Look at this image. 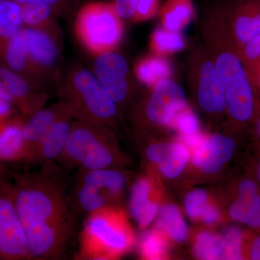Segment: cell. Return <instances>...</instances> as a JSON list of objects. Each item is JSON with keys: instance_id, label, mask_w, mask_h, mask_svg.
Listing matches in <instances>:
<instances>
[{"instance_id": "cell-1", "label": "cell", "mask_w": 260, "mask_h": 260, "mask_svg": "<svg viewBox=\"0 0 260 260\" xmlns=\"http://www.w3.org/2000/svg\"><path fill=\"white\" fill-rule=\"evenodd\" d=\"M71 176L56 161L34 172H13L15 208L30 259H64L80 217L70 200Z\"/></svg>"}, {"instance_id": "cell-2", "label": "cell", "mask_w": 260, "mask_h": 260, "mask_svg": "<svg viewBox=\"0 0 260 260\" xmlns=\"http://www.w3.org/2000/svg\"><path fill=\"white\" fill-rule=\"evenodd\" d=\"M202 32L223 83L229 116L241 126L254 122L260 112L259 95L239 54L223 10L210 13L203 22Z\"/></svg>"}, {"instance_id": "cell-3", "label": "cell", "mask_w": 260, "mask_h": 260, "mask_svg": "<svg viewBox=\"0 0 260 260\" xmlns=\"http://www.w3.org/2000/svg\"><path fill=\"white\" fill-rule=\"evenodd\" d=\"M59 50L51 30L24 26L5 44L0 63L39 90L57 78Z\"/></svg>"}, {"instance_id": "cell-4", "label": "cell", "mask_w": 260, "mask_h": 260, "mask_svg": "<svg viewBox=\"0 0 260 260\" xmlns=\"http://www.w3.org/2000/svg\"><path fill=\"white\" fill-rule=\"evenodd\" d=\"M56 91L74 119L98 123L112 128L119 109L93 72L80 64L71 65L58 73Z\"/></svg>"}, {"instance_id": "cell-5", "label": "cell", "mask_w": 260, "mask_h": 260, "mask_svg": "<svg viewBox=\"0 0 260 260\" xmlns=\"http://www.w3.org/2000/svg\"><path fill=\"white\" fill-rule=\"evenodd\" d=\"M56 161L70 173L118 168L124 159L112 128L75 119L64 148Z\"/></svg>"}, {"instance_id": "cell-6", "label": "cell", "mask_w": 260, "mask_h": 260, "mask_svg": "<svg viewBox=\"0 0 260 260\" xmlns=\"http://www.w3.org/2000/svg\"><path fill=\"white\" fill-rule=\"evenodd\" d=\"M85 217L77 259H115L133 246L134 234L119 207H106Z\"/></svg>"}, {"instance_id": "cell-7", "label": "cell", "mask_w": 260, "mask_h": 260, "mask_svg": "<svg viewBox=\"0 0 260 260\" xmlns=\"http://www.w3.org/2000/svg\"><path fill=\"white\" fill-rule=\"evenodd\" d=\"M126 182L127 175L118 168L76 171L70 180V203L79 217L117 206Z\"/></svg>"}, {"instance_id": "cell-8", "label": "cell", "mask_w": 260, "mask_h": 260, "mask_svg": "<svg viewBox=\"0 0 260 260\" xmlns=\"http://www.w3.org/2000/svg\"><path fill=\"white\" fill-rule=\"evenodd\" d=\"M77 31L85 47L92 52L114 50L123 34L121 18L112 3L91 2L79 10Z\"/></svg>"}, {"instance_id": "cell-9", "label": "cell", "mask_w": 260, "mask_h": 260, "mask_svg": "<svg viewBox=\"0 0 260 260\" xmlns=\"http://www.w3.org/2000/svg\"><path fill=\"white\" fill-rule=\"evenodd\" d=\"M25 259L30 257L10 181L0 186V260Z\"/></svg>"}, {"instance_id": "cell-10", "label": "cell", "mask_w": 260, "mask_h": 260, "mask_svg": "<svg viewBox=\"0 0 260 260\" xmlns=\"http://www.w3.org/2000/svg\"><path fill=\"white\" fill-rule=\"evenodd\" d=\"M186 107L184 90L177 82L169 78L150 89L142 104L141 119L155 126H171L178 113Z\"/></svg>"}, {"instance_id": "cell-11", "label": "cell", "mask_w": 260, "mask_h": 260, "mask_svg": "<svg viewBox=\"0 0 260 260\" xmlns=\"http://www.w3.org/2000/svg\"><path fill=\"white\" fill-rule=\"evenodd\" d=\"M191 65L192 83L200 107L209 114L223 112L226 109L225 91L209 53H196Z\"/></svg>"}, {"instance_id": "cell-12", "label": "cell", "mask_w": 260, "mask_h": 260, "mask_svg": "<svg viewBox=\"0 0 260 260\" xmlns=\"http://www.w3.org/2000/svg\"><path fill=\"white\" fill-rule=\"evenodd\" d=\"M93 73L117 107L125 104L132 90L127 61L114 50L99 53L95 56Z\"/></svg>"}, {"instance_id": "cell-13", "label": "cell", "mask_w": 260, "mask_h": 260, "mask_svg": "<svg viewBox=\"0 0 260 260\" xmlns=\"http://www.w3.org/2000/svg\"><path fill=\"white\" fill-rule=\"evenodd\" d=\"M68 116H73L69 108L64 102L59 101L49 107L43 108L24 120L22 128L23 161H31L39 145L54 124Z\"/></svg>"}, {"instance_id": "cell-14", "label": "cell", "mask_w": 260, "mask_h": 260, "mask_svg": "<svg viewBox=\"0 0 260 260\" xmlns=\"http://www.w3.org/2000/svg\"><path fill=\"white\" fill-rule=\"evenodd\" d=\"M238 49L260 32V0H234L223 10Z\"/></svg>"}, {"instance_id": "cell-15", "label": "cell", "mask_w": 260, "mask_h": 260, "mask_svg": "<svg viewBox=\"0 0 260 260\" xmlns=\"http://www.w3.org/2000/svg\"><path fill=\"white\" fill-rule=\"evenodd\" d=\"M235 150V141L229 137L204 136L200 144L191 150V160L203 172H216L232 158Z\"/></svg>"}, {"instance_id": "cell-16", "label": "cell", "mask_w": 260, "mask_h": 260, "mask_svg": "<svg viewBox=\"0 0 260 260\" xmlns=\"http://www.w3.org/2000/svg\"><path fill=\"white\" fill-rule=\"evenodd\" d=\"M251 179L239 183L237 196L229 208L231 218L253 229H260V189Z\"/></svg>"}, {"instance_id": "cell-17", "label": "cell", "mask_w": 260, "mask_h": 260, "mask_svg": "<svg viewBox=\"0 0 260 260\" xmlns=\"http://www.w3.org/2000/svg\"><path fill=\"white\" fill-rule=\"evenodd\" d=\"M145 156L148 161L157 164L160 172L170 179L180 175L190 158L187 147L182 143L149 145Z\"/></svg>"}, {"instance_id": "cell-18", "label": "cell", "mask_w": 260, "mask_h": 260, "mask_svg": "<svg viewBox=\"0 0 260 260\" xmlns=\"http://www.w3.org/2000/svg\"><path fill=\"white\" fill-rule=\"evenodd\" d=\"M74 120L73 116H68L57 121L39 145L30 164L42 166L56 161L64 148Z\"/></svg>"}, {"instance_id": "cell-19", "label": "cell", "mask_w": 260, "mask_h": 260, "mask_svg": "<svg viewBox=\"0 0 260 260\" xmlns=\"http://www.w3.org/2000/svg\"><path fill=\"white\" fill-rule=\"evenodd\" d=\"M153 189L150 178L143 177L138 179L132 190L130 208L137 223L145 228L153 222L158 213V205L152 201Z\"/></svg>"}, {"instance_id": "cell-20", "label": "cell", "mask_w": 260, "mask_h": 260, "mask_svg": "<svg viewBox=\"0 0 260 260\" xmlns=\"http://www.w3.org/2000/svg\"><path fill=\"white\" fill-rule=\"evenodd\" d=\"M23 117L0 121V161H23Z\"/></svg>"}, {"instance_id": "cell-21", "label": "cell", "mask_w": 260, "mask_h": 260, "mask_svg": "<svg viewBox=\"0 0 260 260\" xmlns=\"http://www.w3.org/2000/svg\"><path fill=\"white\" fill-rule=\"evenodd\" d=\"M159 13L164 28L181 32L194 18V10L191 0H166Z\"/></svg>"}, {"instance_id": "cell-22", "label": "cell", "mask_w": 260, "mask_h": 260, "mask_svg": "<svg viewBox=\"0 0 260 260\" xmlns=\"http://www.w3.org/2000/svg\"><path fill=\"white\" fill-rule=\"evenodd\" d=\"M135 73L140 83L151 88L162 80L171 78L172 68L164 56L153 54L138 61Z\"/></svg>"}, {"instance_id": "cell-23", "label": "cell", "mask_w": 260, "mask_h": 260, "mask_svg": "<svg viewBox=\"0 0 260 260\" xmlns=\"http://www.w3.org/2000/svg\"><path fill=\"white\" fill-rule=\"evenodd\" d=\"M23 27L20 5L12 0H0V53Z\"/></svg>"}, {"instance_id": "cell-24", "label": "cell", "mask_w": 260, "mask_h": 260, "mask_svg": "<svg viewBox=\"0 0 260 260\" xmlns=\"http://www.w3.org/2000/svg\"><path fill=\"white\" fill-rule=\"evenodd\" d=\"M157 226L175 242H184L187 236L185 221L177 207L174 205H165L160 208Z\"/></svg>"}, {"instance_id": "cell-25", "label": "cell", "mask_w": 260, "mask_h": 260, "mask_svg": "<svg viewBox=\"0 0 260 260\" xmlns=\"http://www.w3.org/2000/svg\"><path fill=\"white\" fill-rule=\"evenodd\" d=\"M186 40L181 32L172 31L164 27L155 29L150 39V48L153 54L164 56L183 50Z\"/></svg>"}, {"instance_id": "cell-26", "label": "cell", "mask_w": 260, "mask_h": 260, "mask_svg": "<svg viewBox=\"0 0 260 260\" xmlns=\"http://www.w3.org/2000/svg\"><path fill=\"white\" fill-rule=\"evenodd\" d=\"M20 6L24 26L50 30V25L54 23V19L57 16L51 6L44 3H32Z\"/></svg>"}, {"instance_id": "cell-27", "label": "cell", "mask_w": 260, "mask_h": 260, "mask_svg": "<svg viewBox=\"0 0 260 260\" xmlns=\"http://www.w3.org/2000/svg\"><path fill=\"white\" fill-rule=\"evenodd\" d=\"M194 253L201 259H225L223 238L210 233H201L195 240Z\"/></svg>"}, {"instance_id": "cell-28", "label": "cell", "mask_w": 260, "mask_h": 260, "mask_svg": "<svg viewBox=\"0 0 260 260\" xmlns=\"http://www.w3.org/2000/svg\"><path fill=\"white\" fill-rule=\"evenodd\" d=\"M225 259H243L244 255V234L239 228L229 227L224 233Z\"/></svg>"}, {"instance_id": "cell-29", "label": "cell", "mask_w": 260, "mask_h": 260, "mask_svg": "<svg viewBox=\"0 0 260 260\" xmlns=\"http://www.w3.org/2000/svg\"><path fill=\"white\" fill-rule=\"evenodd\" d=\"M166 244L159 232H150L143 238L141 252L147 259H162L166 256Z\"/></svg>"}, {"instance_id": "cell-30", "label": "cell", "mask_w": 260, "mask_h": 260, "mask_svg": "<svg viewBox=\"0 0 260 260\" xmlns=\"http://www.w3.org/2000/svg\"><path fill=\"white\" fill-rule=\"evenodd\" d=\"M172 125L179 130L181 136H187L199 133L198 118L188 107L178 113Z\"/></svg>"}, {"instance_id": "cell-31", "label": "cell", "mask_w": 260, "mask_h": 260, "mask_svg": "<svg viewBox=\"0 0 260 260\" xmlns=\"http://www.w3.org/2000/svg\"><path fill=\"white\" fill-rule=\"evenodd\" d=\"M207 198L208 194L203 189H195L186 195L184 200V208L191 218H200L202 211L206 205Z\"/></svg>"}, {"instance_id": "cell-32", "label": "cell", "mask_w": 260, "mask_h": 260, "mask_svg": "<svg viewBox=\"0 0 260 260\" xmlns=\"http://www.w3.org/2000/svg\"><path fill=\"white\" fill-rule=\"evenodd\" d=\"M22 5L32 3H44L51 6L56 12L57 16L70 14L76 9L80 0H12Z\"/></svg>"}, {"instance_id": "cell-33", "label": "cell", "mask_w": 260, "mask_h": 260, "mask_svg": "<svg viewBox=\"0 0 260 260\" xmlns=\"http://www.w3.org/2000/svg\"><path fill=\"white\" fill-rule=\"evenodd\" d=\"M246 68L260 61V32L256 37L246 43L242 47L238 49Z\"/></svg>"}, {"instance_id": "cell-34", "label": "cell", "mask_w": 260, "mask_h": 260, "mask_svg": "<svg viewBox=\"0 0 260 260\" xmlns=\"http://www.w3.org/2000/svg\"><path fill=\"white\" fill-rule=\"evenodd\" d=\"M160 0H138L133 20L137 21L153 18L160 10Z\"/></svg>"}, {"instance_id": "cell-35", "label": "cell", "mask_w": 260, "mask_h": 260, "mask_svg": "<svg viewBox=\"0 0 260 260\" xmlns=\"http://www.w3.org/2000/svg\"><path fill=\"white\" fill-rule=\"evenodd\" d=\"M138 0H113L114 9L121 19H133Z\"/></svg>"}, {"instance_id": "cell-36", "label": "cell", "mask_w": 260, "mask_h": 260, "mask_svg": "<svg viewBox=\"0 0 260 260\" xmlns=\"http://www.w3.org/2000/svg\"><path fill=\"white\" fill-rule=\"evenodd\" d=\"M219 217L220 215H219L218 210L213 205L206 204L202 211L200 218L203 219L205 223L211 225L218 221Z\"/></svg>"}, {"instance_id": "cell-37", "label": "cell", "mask_w": 260, "mask_h": 260, "mask_svg": "<svg viewBox=\"0 0 260 260\" xmlns=\"http://www.w3.org/2000/svg\"><path fill=\"white\" fill-rule=\"evenodd\" d=\"M245 252L249 259L260 260V234L253 238Z\"/></svg>"}, {"instance_id": "cell-38", "label": "cell", "mask_w": 260, "mask_h": 260, "mask_svg": "<svg viewBox=\"0 0 260 260\" xmlns=\"http://www.w3.org/2000/svg\"><path fill=\"white\" fill-rule=\"evenodd\" d=\"M248 71L250 75L251 80L255 87L260 100V61L248 68Z\"/></svg>"}, {"instance_id": "cell-39", "label": "cell", "mask_w": 260, "mask_h": 260, "mask_svg": "<svg viewBox=\"0 0 260 260\" xmlns=\"http://www.w3.org/2000/svg\"><path fill=\"white\" fill-rule=\"evenodd\" d=\"M13 172L5 162L0 161V186L11 181Z\"/></svg>"}, {"instance_id": "cell-40", "label": "cell", "mask_w": 260, "mask_h": 260, "mask_svg": "<svg viewBox=\"0 0 260 260\" xmlns=\"http://www.w3.org/2000/svg\"><path fill=\"white\" fill-rule=\"evenodd\" d=\"M254 126H255V130L257 135L260 137V112L258 116H256L255 120L254 121Z\"/></svg>"}, {"instance_id": "cell-41", "label": "cell", "mask_w": 260, "mask_h": 260, "mask_svg": "<svg viewBox=\"0 0 260 260\" xmlns=\"http://www.w3.org/2000/svg\"><path fill=\"white\" fill-rule=\"evenodd\" d=\"M256 177L257 179L258 184L260 185V157L258 160L257 164L256 167Z\"/></svg>"}]
</instances>
